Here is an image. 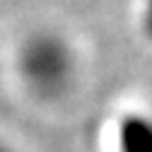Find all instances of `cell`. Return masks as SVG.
I'll return each instance as SVG.
<instances>
[{
	"mask_svg": "<svg viewBox=\"0 0 152 152\" xmlns=\"http://www.w3.org/2000/svg\"><path fill=\"white\" fill-rule=\"evenodd\" d=\"M0 152H15V150H12L7 142H3V140H0Z\"/></svg>",
	"mask_w": 152,
	"mask_h": 152,
	"instance_id": "6da1fadb",
	"label": "cell"
}]
</instances>
